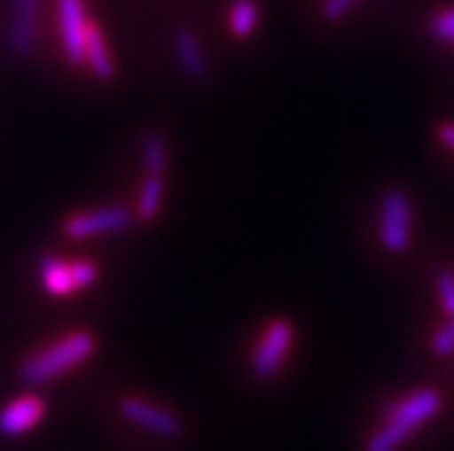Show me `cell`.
<instances>
[{
  "label": "cell",
  "instance_id": "13",
  "mask_svg": "<svg viewBox=\"0 0 454 451\" xmlns=\"http://www.w3.org/2000/svg\"><path fill=\"white\" fill-rule=\"evenodd\" d=\"M168 150L167 141L160 134H148L144 138V166L148 175H161L167 171Z\"/></svg>",
  "mask_w": 454,
  "mask_h": 451
},
{
  "label": "cell",
  "instance_id": "21",
  "mask_svg": "<svg viewBox=\"0 0 454 451\" xmlns=\"http://www.w3.org/2000/svg\"><path fill=\"white\" fill-rule=\"evenodd\" d=\"M438 138L448 145L450 150H454V125L452 122H445V125L438 127Z\"/></svg>",
  "mask_w": 454,
  "mask_h": 451
},
{
  "label": "cell",
  "instance_id": "8",
  "mask_svg": "<svg viewBox=\"0 0 454 451\" xmlns=\"http://www.w3.org/2000/svg\"><path fill=\"white\" fill-rule=\"evenodd\" d=\"M44 417V400L40 396H21L7 403L0 412V433L17 438L40 424Z\"/></svg>",
  "mask_w": 454,
  "mask_h": 451
},
{
  "label": "cell",
  "instance_id": "15",
  "mask_svg": "<svg viewBox=\"0 0 454 451\" xmlns=\"http://www.w3.org/2000/svg\"><path fill=\"white\" fill-rule=\"evenodd\" d=\"M259 23V7L254 0H236L231 7V28L238 37H247Z\"/></svg>",
  "mask_w": 454,
  "mask_h": 451
},
{
  "label": "cell",
  "instance_id": "14",
  "mask_svg": "<svg viewBox=\"0 0 454 451\" xmlns=\"http://www.w3.org/2000/svg\"><path fill=\"white\" fill-rule=\"evenodd\" d=\"M161 196H164V180L161 175H148L141 189V198H138V214L141 219L150 222L157 217L161 206Z\"/></svg>",
  "mask_w": 454,
  "mask_h": 451
},
{
  "label": "cell",
  "instance_id": "18",
  "mask_svg": "<svg viewBox=\"0 0 454 451\" xmlns=\"http://www.w3.org/2000/svg\"><path fill=\"white\" fill-rule=\"evenodd\" d=\"M438 295H441L445 314L454 318V275H450V272L438 275Z\"/></svg>",
  "mask_w": 454,
  "mask_h": 451
},
{
  "label": "cell",
  "instance_id": "11",
  "mask_svg": "<svg viewBox=\"0 0 454 451\" xmlns=\"http://www.w3.org/2000/svg\"><path fill=\"white\" fill-rule=\"evenodd\" d=\"M86 63L90 65L92 74L102 81L114 79V58L104 44V37L95 23H88L86 28Z\"/></svg>",
  "mask_w": 454,
  "mask_h": 451
},
{
  "label": "cell",
  "instance_id": "12",
  "mask_svg": "<svg viewBox=\"0 0 454 451\" xmlns=\"http://www.w3.org/2000/svg\"><path fill=\"white\" fill-rule=\"evenodd\" d=\"M40 276L44 288L51 295H69V292L79 291L74 281V272H72V263H63L58 258H44L40 265Z\"/></svg>",
  "mask_w": 454,
  "mask_h": 451
},
{
  "label": "cell",
  "instance_id": "4",
  "mask_svg": "<svg viewBox=\"0 0 454 451\" xmlns=\"http://www.w3.org/2000/svg\"><path fill=\"white\" fill-rule=\"evenodd\" d=\"M294 343V327L288 325L286 320H275L270 323L265 337L261 338V346L254 354L252 371L254 376L261 377V380H268V377L275 376L282 366L284 357H286L288 348Z\"/></svg>",
  "mask_w": 454,
  "mask_h": 451
},
{
  "label": "cell",
  "instance_id": "1",
  "mask_svg": "<svg viewBox=\"0 0 454 451\" xmlns=\"http://www.w3.org/2000/svg\"><path fill=\"white\" fill-rule=\"evenodd\" d=\"M441 410V394L436 389H420L397 400L387 410V424L369 440L367 451H395L409 440L411 433Z\"/></svg>",
  "mask_w": 454,
  "mask_h": 451
},
{
  "label": "cell",
  "instance_id": "6",
  "mask_svg": "<svg viewBox=\"0 0 454 451\" xmlns=\"http://www.w3.org/2000/svg\"><path fill=\"white\" fill-rule=\"evenodd\" d=\"M129 223H132V214L125 207H104V210L72 217L67 226H65V233L69 237H74V240H86V237H92V235L114 233V230L127 229Z\"/></svg>",
  "mask_w": 454,
  "mask_h": 451
},
{
  "label": "cell",
  "instance_id": "17",
  "mask_svg": "<svg viewBox=\"0 0 454 451\" xmlns=\"http://www.w3.org/2000/svg\"><path fill=\"white\" fill-rule=\"evenodd\" d=\"M432 33L436 40L454 42V7L436 14L432 21Z\"/></svg>",
  "mask_w": 454,
  "mask_h": 451
},
{
  "label": "cell",
  "instance_id": "7",
  "mask_svg": "<svg viewBox=\"0 0 454 451\" xmlns=\"http://www.w3.org/2000/svg\"><path fill=\"white\" fill-rule=\"evenodd\" d=\"M121 412L122 417H127L129 422L138 424V426H144L157 435H164V438H176L180 433V422L173 417L171 412L161 410V408L145 403L141 399H125L121 403Z\"/></svg>",
  "mask_w": 454,
  "mask_h": 451
},
{
  "label": "cell",
  "instance_id": "2",
  "mask_svg": "<svg viewBox=\"0 0 454 451\" xmlns=\"http://www.w3.org/2000/svg\"><path fill=\"white\" fill-rule=\"evenodd\" d=\"M92 350H95V338H92V334H88V331H76V334L63 338L60 343L51 346V348L42 350L40 354L30 357L21 366L19 373L30 385L49 383L53 377L63 376L65 371L79 366L86 357H90Z\"/></svg>",
  "mask_w": 454,
  "mask_h": 451
},
{
  "label": "cell",
  "instance_id": "20",
  "mask_svg": "<svg viewBox=\"0 0 454 451\" xmlns=\"http://www.w3.org/2000/svg\"><path fill=\"white\" fill-rule=\"evenodd\" d=\"M357 0H325V7H323V17L328 21H337L356 5Z\"/></svg>",
  "mask_w": 454,
  "mask_h": 451
},
{
  "label": "cell",
  "instance_id": "5",
  "mask_svg": "<svg viewBox=\"0 0 454 451\" xmlns=\"http://www.w3.org/2000/svg\"><path fill=\"white\" fill-rule=\"evenodd\" d=\"M65 56L72 65L86 63V10L83 0H58Z\"/></svg>",
  "mask_w": 454,
  "mask_h": 451
},
{
  "label": "cell",
  "instance_id": "9",
  "mask_svg": "<svg viewBox=\"0 0 454 451\" xmlns=\"http://www.w3.org/2000/svg\"><path fill=\"white\" fill-rule=\"evenodd\" d=\"M40 0H14V14L10 23V46L17 56H28L35 44V21Z\"/></svg>",
  "mask_w": 454,
  "mask_h": 451
},
{
  "label": "cell",
  "instance_id": "16",
  "mask_svg": "<svg viewBox=\"0 0 454 451\" xmlns=\"http://www.w3.org/2000/svg\"><path fill=\"white\" fill-rule=\"evenodd\" d=\"M432 350L438 354V357H448V354L454 353V318L450 320L448 325L441 327V330L434 334Z\"/></svg>",
  "mask_w": 454,
  "mask_h": 451
},
{
  "label": "cell",
  "instance_id": "19",
  "mask_svg": "<svg viewBox=\"0 0 454 451\" xmlns=\"http://www.w3.org/2000/svg\"><path fill=\"white\" fill-rule=\"evenodd\" d=\"M72 272H74L76 288L90 286L98 279V268L90 260H76V263H72Z\"/></svg>",
  "mask_w": 454,
  "mask_h": 451
},
{
  "label": "cell",
  "instance_id": "3",
  "mask_svg": "<svg viewBox=\"0 0 454 451\" xmlns=\"http://www.w3.org/2000/svg\"><path fill=\"white\" fill-rule=\"evenodd\" d=\"M380 240L392 253H402L411 242V203L403 191H387L380 203Z\"/></svg>",
  "mask_w": 454,
  "mask_h": 451
},
{
  "label": "cell",
  "instance_id": "10",
  "mask_svg": "<svg viewBox=\"0 0 454 451\" xmlns=\"http://www.w3.org/2000/svg\"><path fill=\"white\" fill-rule=\"evenodd\" d=\"M176 56L183 67V72L190 76L192 81H201L207 74L206 53H203L201 44L194 37V33L187 28H180L176 33Z\"/></svg>",
  "mask_w": 454,
  "mask_h": 451
}]
</instances>
